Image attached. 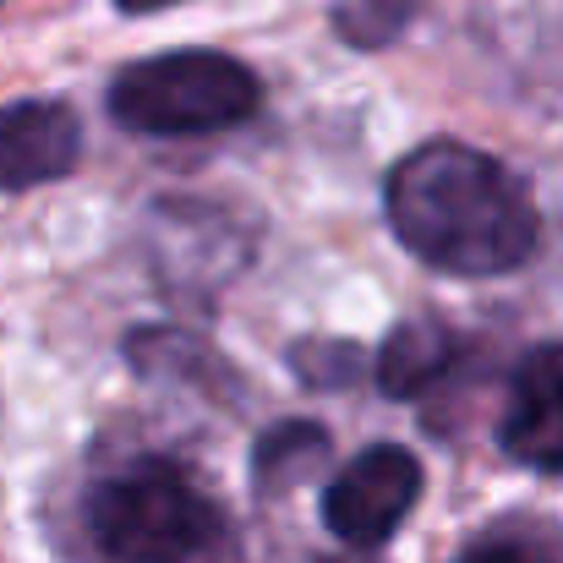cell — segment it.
I'll use <instances>...</instances> for the list:
<instances>
[{
  "instance_id": "277c9868",
  "label": "cell",
  "mask_w": 563,
  "mask_h": 563,
  "mask_svg": "<svg viewBox=\"0 0 563 563\" xmlns=\"http://www.w3.org/2000/svg\"><path fill=\"white\" fill-rule=\"evenodd\" d=\"M416 498H421L416 454L399 443H377L362 449L345 471H334V482L323 487V526L345 548H383L405 526Z\"/></svg>"
},
{
  "instance_id": "ba28073f",
  "label": "cell",
  "mask_w": 563,
  "mask_h": 563,
  "mask_svg": "<svg viewBox=\"0 0 563 563\" xmlns=\"http://www.w3.org/2000/svg\"><path fill=\"white\" fill-rule=\"evenodd\" d=\"M323 460H329L323 427H312V421H285V427H274V432L257 443V482H263V493H274V487H285V482H301V476L318 471Z\"/></svg>"
},
{
  "instance_id": "52a82bcc",
  "label": "cell",
  "mask_w": 563,
  "mask_h": 563,
  "mask_svg": "<svg viewBox=\"0 0 563 563\" xmlns=\"http://www.w3.org/2000/svg\"><path fill=\"white\" fill-rule=\"evenodd\" d=\"M449 362H454L449 329H438V323H399L383 340V351H377V388L388 399H416V394H427L438 377L449 373Z\"/></svg>"
},
{
  "instance_id": "8992f818",
  "label": "cell",
  "mask_w": 563,
  "mask_h": 563,
  "mask_svg": "<svg viewBox=\"0 0 563 563\" xmlns=\"http://www.w3.org/2000/svg\"><path fill=\"white\" fill-rule=\"evenodd\" d=\"M82 154V126L55 99L0 104V191L60 181Z\"/></svg>"
},
{
  "instance_id": "30bf717a",
  "label": "cell",
  "mask_w": 563,
  "mask_h": 563,
  "mask_svg": "<svg viewBox=\"0 0 563 563\" xmlns=\"http://www.w3.org/2000/svg\"><path fill=\"white\" fill-rule=\"evenodd\" d=\"M460 563H548V559H537L526 548H482V553H471V559H460Z\"/></svg>"
},
{
  "instance_id": "8fae6325",
  "label": "cell",
  "mask_w": 563,
  "mask_h": 563,
  "mask_svg": "<svg viewBox=\"0 0 563 563\" xmlns=\"http://www.w3.org/2000/svg\"><path fill=\"white\" fill-rule=\"evenodd\" d=\"M121 11H132V16H148V11H165V5H181V0H115Z\"/></svg>"
},
{
  "instance_id": "9c48e42d",
  "label": "cell",
  "mask_w": 563,
  "mask_h": 563,
  "mask_svg": "<svg viewBox=\"0 0 563 563\" xmlns=\"http://www.w3.org/2000/svg\"><path fill=\"white\" fill-rule=\"evenodd\" d=\"M421 0H334V33L356 49H383L416 22Z\"/></svg>"
},
{
  "instance_id": "6da1fadb",
  "label": "cell",
  "mask_w": 563,
  "mask_h": 563,
  "mask_svg": "<svg viewBox=\"0 0 563 563\" xmlns=\"http://www.w3.org/2000/svg\"><path fill=\"white\" fill-rule=\"evenodd\" d=\"M394 235L443 274L493 279L537 252V208L520 176L465 143H427L388 176Z\"/></svg>"
},
{
  "instance_id": "7c38bea8",
  "label": "cell",
  "mask_w": 563,
  "mask_h": 563,
  "mask_svg": "<svg viewBox=\"0 0 563 563\" xmlns=\"http://www.w3.org/2000/svg\"><path fill=\"white\" fill-rule=\"evenodd\" d=\"M318 563H367V559H318Z\"/></svg>"
},
{
  "instance_id": "3957f363",
  "label": "cell",
  "mask_w": 563,
  "mask_h": 563,
  "mask_svg": "<svg viewBox=\"0 0 563 563\" xmlns=\"http://www.w3.org/2000/svg\"><path fill=\"white\" fill-rule=\"evenodd\" d=\"M263 88L252 66L219 49H170L126 66L110 82V115L143 137H202L252 121Z\"/></svg>"
},
{
  "instance_id": "5b68a950",
  "label": "cell",
  "mask_w": 563,
  "mask_h": 563,
  "mask_svg": "<svg viewBox=\"0 0 563 563\" xmlns=\"http://www.w3.org/2000/svg\"><path fill=\"white\" fill-rule=\"evenodd\" d=\"M498 443L509 460L563 476V345H537L515 367Z\"/></svg>"
},
{
  "instance_id": "7a4b0ae2",
  "label": "cell",
  "mask_w": 563,
  "mask_h": 563,
  "mask_svg": "<svg viewBox=\"0 0 563 563\" xmlns=\"http://www.w3.org/2000/svg\"><path fill=\"white\" fill-rule=\"evenodd\" d=\"M88 531L110 563H224L230 526L187 471L143 460L88 493Z\"/></svg>"
}]
</instances>
